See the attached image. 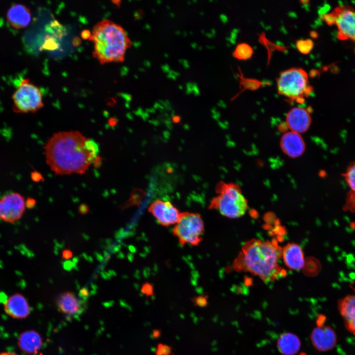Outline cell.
I'll use <instances>...</instances> for the list:
<instances>
[{
  "mask_svg": "<svg viewBox=\"0 0 355 355\" xmlns=\"http://www.w3.org/2000/svg\"><path fill=\"white\" fill-rule=\"evenodd\" d=\"M338 309L347 330L355 335V294L346 296L340 300Z\"/></svg>",
  "mask_w": 355,
  "mask_h": 355,
  "instance_id": "obj_18",
  "label": "cell"
},
{
  "mask_svg": "<svg viewBox=\"0 0 355 355\" xmlns=\"http://www.w3.org/2000/svg\"><path fill=\"white\" fill-rule=\"evenodd\" d=\"M286 122L292 132L298 134L308 130L311 123V117L308 111L302 107L291 108L286 116Z\"/></svg>",
  "mask_w": 355,
  "mask_h": 355,
  "instance_id": "obj_13",
  "label": "cell"
},
{
  "mask_svg": "<svg viewBox=\"0 0 355 355\" xmlns=\"http://www.w3.org/2000/svg\"><path fill=\"white\" fill-rule=\"evenodd\" d=\"M190 34L191 35H193V33L192 31H190Z\"/></svg>",
  "mask_w": 355,
  "mask_h": 355,
  "instance_id": "obj_61",
  "label": "cell"
},
{
  "mask_svg": "<svg viewBox=\"0 0 355 355\" xmlns=\"http://www.w3.org/2000/svg\"><path fill=\"white\" fill-rule=\"evenodd\" d=\"M183 36H184V37H186L187 36V32H185V31H184V32L183 33Z\"/></svg>",
  "mask_w": 355,
  "mask_h": 355,
  "instance_id": "obj_49",
  "label": "cell"
},
{
  "mask_svg": "<svg viewBox=\"0 0 355 355\" xmlns=\"http://www.w3.org/2000/svg\"><path fill=\"white\" fill-rule=\"evenodd\" d=\"M281 147L284 152L292 158L302 155L305 149V144L300 134L290 131L284 134L281 138Z\"/></svg>",
  "mask_w": 355,
  "mask_h": 355,
  "instance_id": "obj_15",
  "label": "cell"
},
{
  "mask_svg": "<svg viewBox=\"0 0 355 355\" xmlns=\"http://www.w3.org/2000/svg\"><path fill=\"white\" fill-rule=\"evenodd\" d=\"M56 304L61 312L69 316L79 314L82 310L81 302L71 292L67 291L60 294L57 298Z\"/></svg>",
  "mask_w": 355,
  "mask_h": 355,
  "instance_id": "obj_17",
  "label": "cell"
},
{
  "mask_svg": "<svg viewBox=\"0 0 355 355\" xmlns=\"http://www.w3.org/2000/svg\"><path fill=\"white\" fill-rule=\"evenodd\" d=\"M205 35L209 38H211L214 36L212 34L209 33H206Z\"/></svg>",
  "mask_w": 355,
  "mask_h": 355,
  "instance_id": "obj_43",
  "label": "cell"
},
{
  "mask_svg": "<svg viewBox=\"0 0 355 355\" xmlns=\"http://www.w3.org/2000/svg\"><path fill=\"white\" fill-rule=\"evenodd\" d=\"M180 33H181V32H180V31L179 30H177V31L175 32V34H176L177 36H179V35H180Z\"/></svg>",
  "mask_w": 355,
  "mask_h": 355,
  "instance_id": "obj_46",
  "label": "cell"
},
{
  "mask_svg": "<svg viewBox=\"0 0 355 355\" xmlns=\"http://www.w3.org/2000/svg\"><path fill=\"white\" fill-rule=\"evenodd\" d=\"M200 14L201 16H204V13L202 11V12H200Z\"/></svg>",
  "mask_w": 355,
  "mask_h": 355,
  "instance_id": "obj_56",
  "label": "cell"
},
{
  "mask_svg": "<svg viewBox=\"0 0 355 355\" xmlns=\"http://www.w3.org/2000/svg\"><path fill=\"white\" fill-rule=\"evenodd\" d=\"M193 82H188L186 84V94H190L193 93Z\"/></svg>",
  "mask_w": 355,
  "mask_h": 355,
  "instance_id": "obj_33",
  "label": "cell"
},
{
  "mask_svg": "<svg viewBox=\"0 0 355 355\" xmlns=\"http://www.w3.org/2000/svg\"><path fill=\"white\" fill-rule=\"evenodd\" d=\"M166 8H167V9H168V10H170V8H170V6H168V5L166 6Z\"/></svg>",
  "mask_w": 355,
  "mask_h": 355,
  "instance_id": "obj_57",
  "label": "cell"
},
{
  "mask_svg": "<svg viewBox=\"0 0 355 355\" xmlns=\"http://www.w3.org/2000/svg\"><path fill=\"white\" fill-rule=\"evenodd\" d=\"M36 205V201L32 198H28L26 201V207L29 209L33 208Z\"/></svg>",
  "mask_w": 355,
  "mask_h": 355,
  "instance_id": "obj_32",
  "label": "cell"
},
{
  "mask_svg": "<svg viewBox=\"0 0 355 355\" xmlns=\"http://www.w3.org/2000/svg\"><path fill=\"white\" fill-rule=\"evenodd\" d=\"M253 52V49L249 45L241 43L236 46L233 56L239 60H247L252 56Z\"/></svg>",
  "mask_w": 355,
  "mask_h": 355,
  "instance_id": "obj_22",
  "label": "cell"
},
{
  "mask_svg": "<svg viewBox=\"0 0 355 355\" xmlns=\"http://www.w3.org/2000/svg\"><path fill=\"white\" fill-rule=\"evenodd\" d=\"M285 265L289 269L299 270L304 265V257L301 248L293 243H288L282 249V256Z\"/></svg>",
  "mask_w": 355,
  "mask_h": 355,
  "instance_id": "obj_16",
  "label": "cell"
},
{
  "mask_svg": "<svg viewBox=\"0 0 355 355\" xmlns=\"http://www.w3.org/2000/svg\"><path fill=\"white\" fill-rule=\"evenodd\" d=\"M296 46L301 53L307 54L313 49L314 43L310 39H299L297 41Z\"/></svg>",
  "mask_w": 355,
  "mask_h": 355,
  "instance_id": "obj_24",
  "label": "cell"
},
{
  "mask_svg": "<svg viewBox=\"0 0 355 355\" xmlns=\"http://www.w3.org/2000/svg\"><path fill=\"white\" fill-rule=\"evenodd\" d=\"M145 70L143 68L141 69V71H144Z\"/></svg>",
  "mask_w": 355,
  "mask_h": 355,
  "instance_id": "obj_59",
  "label": "cell"
},
{
  "mask_svg": "<svg viewBox=\"0 0 355 355\" xmlns=\"http://www.w3.org/2000/svg\"><path fill=\"white\" fill-rule=\"evenodd\" d=\"M148 210L160 224L166 227L176 224L180 214L171 202L160 200L152 202Z\"/></svg>",
  "mask_w": 355,
  "mask_h": 355,
  "instance_id": "obj_10",
  "label": "cell"
},
{
  "mask_svg": "<svg viewBox=\"0 0 355 355\" xmlns=\"http://www.w3.org/2000/svg\"><path fill=\"white\" fill-rule=\"evenodd\" d=\"M323 19L328 25H336L338 38L355 41V10L352 8L339 6L324 15Z\"/></svg>",
  "mask_w": 355,
  "mask_h": 355,
  "instance_id": "obj_8",
  "label": "cell"
},
{
  "mask_svg": "<svg viewBox=\"0 0 355 355\" xmlns=\"http://www.w3.org/2000/svg\"><path fill=\"white\" fill-rule=\"evenodd\" d=\"M47 30L50 36L56 38H60L65 34V29L57 21H52L47 26Z\"/></svg>",
  "mask_w": 355,
  "mask_h": 355,
  "instance_id": "obj_23",
  "label": "cell"
},
{
  "mask_svg": "<svg viewBox=\"0 0 355 355\" xmlns=\"http://www.w3.org/2000/svg\"><path fill=\"white\" fill-rule=\"evenodd\" d=\"M89 39L94 43L93 56L101 65L123 61L127 49L132 44L123 28L107 19L94 26Z\"/></svg>",
  "mask_w": 355,
  "mask_h": 355,
  "instance_id": "obj_3",
  "label": "cell"
},
{
  "mask_svg": "<svg viewBox=\"0 0 355 355\" xmlns=\"http://www.w3.org/2000/svg\"><path fill=\"white\" fill-rule=\"evenodd\" d=\"M80 294L83 296H87L88 295V289L86 288H83L80 290Z\"/></svg>",
  "mask_w": 355,
  "mask_h": 355,
  "instance_id": "obj_38",
  "label": "cell"
},
{
  "mask_svg": "<svg viewBox=\"0 0 355 355\" xmlns=\"http://www.w3.org/2000/svg\"><path fill=\"white\" fill-rule=\"evenodd\" d=\"M26 208L24 197L19 193L11 192L0 198V219L13 223L22 217Z\"/></svg>",
  "mask_w": 355,
  "mask_h": 355,
  "instance_id": "obj_9",
  "label": "cell"
},
{
  "mask_svg": "<svg viewBox=\"0 0 355 355\" xmlns=\"http://www.w3.org/2000/svg\"><path fill=\"white\" fill-rule=\"evenodd\" d=\"M144 28L148 31H150L151 29L150 25L147 23L145 24L144 26Z\"/></svg>",
  "mask_w": 355,
  "mask_h": 355,
  "instance_id": "obj_45",
  "label": "cell"
},
{
  "mask_svg": "<svg viewBox=\"0 0 355 355\" xmlns=\"http://www.w3.org/2000/svg\"><path fill=\"white\" fill-rule=\"evenodd\" d=\"M278 93L291 102H303L313 91L307 72L301 68H291L280 72L277 79Z\"/></svg>",
  "mask_w": 355,
  "mask_h": 355,
  "instance_id": "obj_5",
  "label": "cell"
},
{
  "mask_svg": "<svg viewBox=\"0 0 355 355\" xmlns=\"http://www.w3.org/2000/svg\"><path fill=\"white\" fill-rule=\"evenodd\" d=\"M156 2L158 4H160L162 3V1L160 0H158L156 1Z\"/></svg>",
  "mask_w": 355,
  "mask_h": 355,
  "instance_id": "obj_53",
  "label": "cell"
},
{
  "mask_svg": "<svg viewBox=\"0 0 355 355\" xmlns=\"http://www.w3.org/2000/svg\"><path fill=\"white\" fill-rule=\"evenodd\" d=\"M91 34L89 31L84 30L81 33V36L84 39H89L91 36Z\"/></svg>",
  "mask_w": 355,
  "mask_h": 355,
  "instance_id": "obj_36",
  "label": "cell"
},
{
  "mask_svg": "<svg viewBox=\"0 0 355 355\" xmlns=\"http://www.w3.org/2000/svg\"><path fill=\"white\" fill-rule=\"evenodd\" d=\"M180 75L179 72L173 70H170L167 75V78L176 80L177 77Z\"/></svg>",
  "mask_w": 355,
  "mask_h": 355,
  "instance_id": "obj_30",
  "label": "cell"
},
{
  "mask_svg": "<svg viewBox=\"0 0 355 355\" xmlns=\"http://www.w3.org/2000/svg\"><path fill=\"white\" fill-rule=\"evenodd\" d=\"M161 70L163 71V72H164L165 73H167L171 70L170 66L167 64H164L161 66Z\"/></svg>",
  "mask_w": 355,
  "mask_h": 355,
  "instance_id": "obj_37",
  "label": "cell"
},
{
  "mask_svg": "<svg viewBox=\"0 0 355 355\" xmlns=\"http://www.w3.org/2000/svg\"><path fill=\"white\" fill-rule=\"evenodd\" d=\"M311 339L314 346L321 352L332 350L337 343L335 331L328 325L319 326L314 328L312 332Z\"/></svg>",
  "mask_w": 355,
  "mask_h": 355,
  "instance_id": "obj_11",
  "label": "cell"
},
{
  "mask_svg": "<svg viewBox=\"0 0 355 355\" xmlns=\"http://www.w3.org/2000/svg\"><path fill=\"white\" fill-rule=\"evenodd\" d=\"M152 335L154 338H157L160 335V332L159 331H158V330H154L153 332Z\"/></svg>",
  "mask_w": 355,
  "mask_h": 355,
  "instance_id": "obj_39",
  "label": "cell"
},
{
  "mask_svg": "<svg viewBox=\"0 0 355 355\" xmlns=\"http://www.w3.org/2000/svg\"><path fill=\"white\" fill-rule=\"evenodd\" d=\"M187 3L188 4L190 5L192 4V1H187Z\"/></svg>",
  "mask_w": 355,
  "mask_h": 355,
  "instance_id": "obj_58",
  "label": "cell"
},
{
  "mask_svg": "<svg viewBox=\"0 0 355 355\" xmlns=\"http://www.w3.org/2000/svg\"><path fill=\"white\" fill-rule=\"evenodd\" d=\"M143 65L147 68H150L151 65V62L148 60H145L143 62Z\"/></svg>",
  "mask_w": 355,
  "mask_h": 355,
  "instance_id": "obj_41",
  "label": "cell"
},
{
  "mask_svg": "<svg viewBox=\"0 0 355 355\" xmlns=\"http://www.w3.org/2000/svg\"><path fill=\"white\" fill-rule=\"evenodd\" d=\"M164 57H165V58H169V54H167V53H165L164 55Z\"/></svg>",
  "mask_w": 355,
  "mask_h": 355,
  "instance_id": "obj_51",
  "label": "cell"
},
{
  "mask_svg": "<svg viewBox=\"0 0 355 355\" xmlns=\"http://www.w3.org/2000/svg\"><path fill=\"white\" fill-rule=\"evenodd\" d=\"M204 231V221L200 214L184 212L180 214L173 234L182 247L185 244L196 246L202 241Z\"/></svg>",
  "mask_w": 355,
  "mask_h": 355,
  "instance_id": "obj_7",
  "label": "cell"
},
{
  "mask_svg": "<svg viewBox=\"0 0 355 355\" xmlns=\"http://www.w3.org/2000/svg\"><path fill=\"white\" fill-rule=\"evenodd\" d=\"M220 18L221 21L224 23L226 22V21H227L226 17L224 15H221Z\"/></svg>",
  "mask_w": 355,
  "mask_h": 355,
  "instance_id": "obj_42",
  "label": "cell"
},
{
  "mask_svg": "<svg viewBox=\"0 0 355 355\" xmlns=\"http://www.w3.org/2000/svg\"><path fill=\"white\" fill-rule=\"evenodd\" d=\"M3 305L5 312L14 319H25L31 311L27 299L19 293H14L6 298Z\"/></svg>",
  "mask_w": 355,
  "mask_h": 355,
  "instance_id": "obj_12",
  "label": "cell"
},
{
  "mask_svg": "<svg viewBox=\"0 0 355 355\" xmlns=\"http://www.w3.org/2000/svg\"><path fill=\"white\" fill-rule=\"evenodd\" d=\"M18 345L23 352L29 354H35L42 346V338L39 334L35 330L25 331L19 335Z\"/></svg>",
  "mask_w": 355,
  "mask_h": 355,
  "instance_id": "obj_19",
  "label": "cell"
},
{
  "mask_svg": "<svg viewBox=\"0 0 355 355\" xmlns=\"http://www.w3.org/2000/svg\"><path fill=\"white\" fill-rule=\"evenodd\" d=\"M207 48L208 49H213V46L207 45Z\"/></svg>",
  "mask_w": 355,
  "mask_h": 355,
  "instance_id": "obj_54",
  "label": "cell"
},
{
  "mask_svg": "<svg viewBox=\"0 0 355 355\" xmlns=\"http://www.w3.org/2000/svg\"><path fill=\"white\" fill-rule=\"evenodd\" d=\"M201 32L204 35L206 34L205 31L204 30H201Z\"/></svg>",
  "mask_w": 355,
  "mask_h": 355,
  "instance_id": "obj_55",
  "label": "cell"
},
{
  "mask_svg": "<svg viewBox=\"0 0 355 355\" xmlns=\"http://www.w3.org/2000/svg\"><path fill=\"white\" fill-rule=\"evenodd\" d=\"M12 110L17 113H35L44 104L40 89L29 78H23L12 96Z\"/></svg>",
  "mask_w": 355,
  "mask_h": 355,
  "instance_id": "obj_6",
  "label": "cell"
},
{
  "mask_svg": "<svg viewBox=\"0 0 355 355\" xmlns=\"http://www.w3.org/2000/svg\"><path fill=\"white\" fill-rule=\"evenodd\" d=\"M178 62L182 64L183 68L185 69H188L190 68V65L188 61L186 59H179Z\"/></svg>",
  "mask_w": 355,
  "mask_h": 355,
  "instance_id": "obj_34",
  "label": "cell"
},
{
  "mask_svg": "<svg viewBox=\"0 0 355 355\" xmlns=\"http://www.w3.org/2000/svg\"><path fill=\"white\" fill-rule=\"evenodd\" d=\"M141 291L147 296H152L154 292L153 286L150 284L146 283L142 285Z\"/></svg>",
  "mask_w": 355,
  "mask_h": 355,
  "instance_id": "obj_28",
  "label": "cell"
},
{
  "mask_svg": "<svg viewBox=\"0 0 355 355\" xmlns=\"http://www.w3.org/2000/svg\"><path fill=\"white\" fill-rule=\"evenodd\" d=\"M59 46L57 39L50 35H47L45 37L42 48L48 50H54L58 48Z\"/></svg>",
  "mask_w": 355,
  "mask_h": 355,
  "instance_id": "obj_25",
  "label": "cell"
},
{
  "mask_svg": "<svg viewBox=\"0 0 355 355\" xmlns=\"http://www.w3.org/2000/svg\"><path fill=\"white\" fill-rule=\"evenodd\" d=\"M43 148L47 165L59 175L84 174L99 152L98 144L77 131L54 134Z\"/></svg>",
  "mask_w": 355,
  "mask_h": 355,
  "instance_id": "obj_1",
  "label": "cell"
},
{
  "mask_svg": "<svg viewBox=\"0 0 355 355\" xmlns=\"http://www.w3.org/2000/svg\"><path fill=\"white\" fill-rule=\"evenodd\" d=\"M282 249L276 240L252 239L242 247L233 262V268L249 272L265 282L276 280L286 274L279 264Z\"/></svg>",
  "mask_w": 355,
  "mask_h": 355,
  "instance_id": "obj_2",
  "label": "cell"
},
{
  "mask_svg": "<svg viewBox=\"0 0 355 355\" xmlns=\"http://www.w3.org/2000/svg\"><path fill=\"white\" fill-rule=\"evenodd\" d=\"M178 88L179 90H182L183 89V87L181 85H179Z\"/></svg>",
  "mask_w": 355,
  "mask_h": 355,
  "instance_id": "obj_50",
  "label": "cell"
},
{
  "mask_svg": "<svg viewBox=\"0 0 355 355\" xmlns=\"http://www.w3.org/2000/svg\"><path fill=\"white\" fill-rule=\"evenodd\" d=\"M32 14L29 8L24 4L16 3L8 9L6 19L9 25L16 29L27 27L31 22Z\"/></svg>",
  "mask_w": 355,
  "mask_h": 355,
  "instance_id": "obj_14",
  "label": "cell"
},
{
  "mask_svg": "<svg viewBox=\"0 0 355 355\" xmlns=\"http://www.w3.org/2000/svg\"><path fill=\"white\" fill-rule=\"evenodd\" d=\"M89 211L88 206L85 204H81L79 207V212L81 214H86Z\"/></svg>",
  "mask_w": 355,
  "mask_h": 355,
  "instance_id": "obj_31",
  "label": "cell"
},
{
  "mask_svg": "<svg viewBox=\"0 0 355 355\" xmlns=\"http://www.w3.org/2000/svg\"><path fill=\"white\" fill-rule=\"evenodd\" d=\"M197 49H198L199 51H201V50H202V47L201 46H198V47H197Z\"/></svg>",
  "mask_w": 355,
  "mask_h": 355,
  "instance_id": "obj_52",
  "label": "cell"
},
{
  "mask_svg": "<svg viewBox=\"0 0 355 355\" xmlns=\"http://www.w3.org/2000/svg\"><path fill=\"white\" fill-rule=\"evenodd\" d=\"M343 177L350 189L345 207L347 210L355 212V162L348 165Z\"/></svg>",
  "mask_w": 355,
  "mask_h": 355,
  "instance_id": "obj_21",
  "label": "cell"
},
{
  "mask_svg": "<svg viewBox=\"0 0 355 355\" xmlns=\"http://www.w3.org/2000/svg\"><path fill=\"white\" fill-rule=\"evenodd\" d=\"M172 351V348L169 346L159 344L157 347L155 354L156 355H171Z\"/></svg>",
  "mask_w": 355,
  "mask_h": 355,
  "instance_id": "obj_27",
  "label": "cell"
},
{
  "mask_svg": "<svg viewBox=\"0 0 355 355\" xmlns=\"http://www.w3.org/2000/svg\"><path fill=\"white\" fill-rule=\"evenodd\" d=\"M197 2V0H196L192 1V2H194V3H196Z\"/></svg>",
  "mask_w": 355,
  "mask_h": 355,
  "instance_id": "obj_60",
  "label": "cell"
},
{
  "mask_svg": "<svg viewBox=\"0 0 355 355\" xmlns=\"http://www.w3.org/2000/svg\"><path fill=\"white\" fill-rule=\"evenodd\" d=\"M277 346L280 352L284 355H294L300 349V342L295 335L285 333L279 338Z\"/></svg>",
  "mask_w": 355,
  "mask_h": 355,
  "instance_id": "obj_20",
  "label": "cell"
},
{
  "mask_svg": "<svg viewBox=\"0 0 355 355\" xmlns=\"http://www.w3.org/2000/svg\"><path fill=\"white\" fill-rule=\"evenodd\" d=\"M207 295H201L194 297L192 300L194 305L196 306L204 308L208 304Z\"/></svg>",
  "mask_w": 355,
  "mask_h": 355,
  "instance_id": "obj_26",
  "label": "cell"
},
{
  "mask_svg": "<svg viewBox=\"0 0 355 355\" xmlns=\"http://www.w3.org/2000/svg\"><path fill=\"white\" fill-rule=\"evenodd\" d=\"M0 355H18L17 354L14 353V352H2L0 353Z\"/></svg>",
  "mask_w": 355,
  "mask_h": 355,
  "instance_id": "obj_40",
  "label": "cell"
},
{
  "mask_svg": "<svg viewBox=\"0 0 355 355\" xmlns=\"http://www.w3.org/2000/svg\"><path fill=\"white\" fill-rule=\"evenodd\" d=\"M195 96H198L200 94V90L197 84L193 82V93Z\"/></svg>",
  "mask_w": 355,
  "mask_h": 355,
  "instance_id": "obj_35",
  "label": "cell"
},
{
  "mask_svg": "<svg viewBox=\"0 0 355 355\" xmlns=\"http://www.w3.org/2000/svg\"><path fill=\"white\" fill-rule=\"evenodd\" d=\"M152 12H153V13H155V11L154 10H152Z\"/></svg>",
  "mask_w": 355,
  "mask_h": 355,
  "instance_id": "obj_62",
  "label": "cell"
},
{
  "mask_svg": "<svg viewBox=\"0 0 355 355\" xmlns=\"http://www.w3.org/2000/svg\"><path fill=\"white\" fill-rule=\"evenodd\" d=\"M215 191L218 195L211 200L209 209L217 210L230 218H239L245 214L248 209V202L239 186L220 181Z\"/></svg>",
  "mask_w": 355,
  "mask_h": 355,
  "instance_id": "obj_4",
  "label": "cell"
},
{
  "mask_svg": "<svg viewBox=\"0 0 355 355\" xmlns=\"http://www.w3.org/2000/svg\"><path fill=\"white\" fill-rule=\"evenodd\" d=\"M211 34H212L214 36H215V31L214 29H212L211 30Z\"/></svg>",
  "mask_w": 355,
  "mask_h": 355,
  "instance_id": "obj_47",
  "label": "cell"
},
{
  "mask_svg": "<svg viewBox=\"0 0 355 355\" xmlns=\"http://www.w3.org/2000/svg\"><path fill=\"white\" fill-rule=\"evenodd\" d=\"M170 16L171 18H174V17H175V14H174L173 12H171V13H170Z\"/></svg>",
  "mask_w": 355,
  "mask_h": 355,
  "instance_id": "obj_48",
  "label": "cell"
},
{
  "mask_svg": "<svg viewBox=\"0 0 355 355\" xmlns=\"http://www.w3.org/2000/svg\"><path fill=\"white\" fill-rule=\"evenodd\" d=\"M73 256V253L70 249H64L62 253L63 259L68 260L71 258Z\"/></svg>",
  "mask_w": 355,
  "mask_h": 355,
  "instance_id": "obj_29",
  "label": "cell"
},
{
  "mask_svg": "<svg viewBox=\"0 0 355 355\" xmlns=\"http://www.w3.org/2000/svg\"><path fill=\"white\" fill-rule=\"evenodd\" d=\"M191 47H192V48L195 49H197V47H198V46L196 42H192V43L191 44Z\"/></svg>",
  "mask_w": 355,
  "mask_h": 355,
  "instance_id": "obj_44",
  "label": "cell"
}]
</instances>
